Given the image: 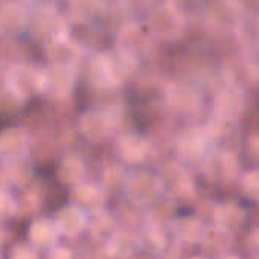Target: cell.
Segmentation results:
<instances>
[{
    "instance_id": "e0dca14e",
    "label": "cell",
    "mask_w": 259,
    "mask_h": 259,
    "mask_svg": "<svg viewBox=\"0 0 259 259\" xmlns=\"http://www.w3.org/2000/svg\"><path fill=\"white\" fill-rule=\"evenodd\" d=\"M55 225L59 231V234H64L67 237L79 235L87 226L88 220L85 212L77 206H65L55 215Z\"/></svg>"
},
{
    "instance_id": "7402d4cb",
    "label": "cell",
    "mask_w": 259,
    "mask_h": 259,
    "mask_svg": "<svg viewBox=\"0 0 259 259\" xmlns=\"http://www.w3.org/2000/svg\"><path fill=\"white\" fill-rule=\"evenodd\" d=\"M73 197L76 200V203L85 209H100V206L105 202V196L103 191L94 185V184H88V182H80L77 185L73 187Z\"/></svg>"
},
{
    "instance_id": "4316f807",
    "label": "cell",
    "mask_w": 259,
    "mask_h": 259,
    "mask_svg": "<svg viewBox=\"0 0 259 259\" xmlns=\"http://www.w3.org/2000/svg\"><path fill=\"white\" fill-rule=\"evenodd\" d=\"M200 243L203 244L205 250L212 252V253H222L231 243V232L219 226H214L205 231Z\"/></svg>"
},
{
    "instance_id": "3957f363",
    "label": "cell",
    "mask_w": 259,
    "mask_h": 259,
    "mask_svg": "<svg viewBox=\"0 0 259 259\" xmlns=\"http://www.w3.org/2000/svg\"><path fill=\"white\" fill-rule=\"evenodd\" d=\"M6 87L24 102L35 94L46 93V73L27 65H17L9 70Z\"/></svg>"
},
{
    "instance_id": "8992f818",
    "label": "cell",
    "mask_w": 259,
    "mask_h": 259,
    "mask_svg": "<svg viewBox=\"0 0 259 259\" xmlns=\"http://www.w3.org/2000/svg\"><path fill=\"white\" fill-rule=\"evenodd\" d=\"M27 26L30 29V33L35 38L42 39L46 42L61 35H65V24H64L62 17L49 6L32 11L29 14Z\"/></svg>"
},
{
    "instance_id": "8fae6325",
    "label": "cell",
    "mask_w": 259,
    "mask_h": 259,
    "mask_svg": "<svg viewBox=\"0 0 259 259\" xmlns=\"http://www.w3.org/2000/svg\"><path fill=\"white\" fill-rule=\"evenodd\" d=\"M208 21L219 30H231L241 24L243 8L237 2H215L206 11Z\"/></svg>"
},
{
    "instance_id": "f1b7e54d",
    "label": "cell",
    "mask_w": 259,
    "mask_h": 259,
    "mask_svg": "<svg viewBox=\"0 0 259 259\" xmlns=\"http://www.w3.org/2000/svg\"><path fill=\"white\" fill-rule=\"evenodd\" d=\"M138 243L140 247L146 249L147 252L158 253L165 247V237L158 228H150L138 237Z\"/></svg>"
},
{
    "instance_id": "74e56055",
    "label": "cell",
    "mask_w": 259,
    "mask_h": 259,
    "mask_svg": "<svg viewBox=\"0 0 259 259\" xmlns=\"http://www.w3.org/2000/svg\"><path fill=\"white\" fill-rule=\"evenodd\" d=\"M249 241H250V244H252L255 249H258L259 250V228L258 229H255V231L252 232V235H250Z\"/></svg>"
},
{
    "instance_id": "277c9868",
    "label": "cell",
    "mask_w": 259,
    "mask_h": 259,
    "mask_svg": "<svg viewBox=\"0 0 259 259\" xmlns=\"http://www.w3.org/2000/svg\"><path fill=\"white\" fill-rule=\"evenodd\" d=\"M202 170L212 182H232L238 173V159L229 150L215 149L208 152L202 159Z\"/></svg>"
},
{
    "instance_id": "7a4b0ae2",
    "label": "cell",
    "mask_w": 259,
    "mask_h": 259,
    "mask_svg": "<svg viewBox=\"0 0 259 259\" xmlns=\"http://www.w3.org/2000/svg\"><path fill=\"white\" fill-rule=\"evenodd\" d=\"M127 199L138 206H146L153 203L164 190L162 181L159 176L147 171L137 170L126 176L123 184Z\"/></svg>"
},
{
    "instance_id": "d6986e66",
    "label": "cell",
    "mask_w": 259,
    "mask_h": 259,
    "mask_svg": "<svg viewBox=\"0 0 259 259\" xmlns=\"http://www.w3.org/2000/svg\"><path fill=\"white\" fill-rule=\"evenodd\" d=\"M88 76H90V80L96 87L109 88V87H115L120 83L114 74V70L111 67V62L106 53L97 55L91 59L90 67H88Z\"/></svg>"
},
{
    "instance_id": "44dd1931",
    "label": "cell",
    "mask_w": 259,
    "mask_h": 259,
    "mask_svg": "<svg viewBox=\"0 0 259 259\" xmlns=\"http://www.w3.org/2000/svg\"><path fill=\"white\" fill-rule=\"evenodd\" d=\"M164 188L167 187L175 196H181V197H188L193 194L194 187H193V181L191 178L185 173V170L179 165H170L164 176L161 178Z\"/></svg>"
},
{
    "instance_id": "ac0fdd59",
    "label": "cell",
    "mask_w": 259,
    "mask_h": 259,
    "mask_svg": "<svg viewBox=\"0 0 259 259\" xmlns=\"http://www.w3.org/2000/svg\"><path fill=\"white\" fill-rule=\"evenodd\" d=\"M214 219L215 226L232 232L243 226V223L246 222V211L241 208V205L235 202H225L214 209Z\"/></svg>"
},
{
    "instance_id": "5b68a950",
    "label": "cell",
    "mask_w": 259,
    "mask_h": 259,
    "mask_svg": "<svg viewBox=\"0 0 259 259\" xmlns=\"http://www.w3.org/2000/svg\"><path fill=\"white\" fill-rule=\"evenodd\" d=\"M118 117L109 109H90L82 114L79 129L91 141H103L117 129Z\"/></svg>"
},
{
    "instance_id": "30bf717a",
    "label": "cell",
    "mask_w": 259,
    "mask_h": 259,
    "mask_svg": "<svg viewBox=\"0 0 259 259\" xmlns=\"http://www.w3.org/2000/svg\"><path fill=\"white\" fill-rule=\"evenodd\" d=\"M167 100L179 112H193L200 105L199 88L188 80H176L167 87Z\"/></svg>"
},
{
    "instance_id": "d4e9b609",
    "label": "cell",
    "mask_w": 259,
    "mask_h": 259,
    "mask_svg": "<svg viewBox=\"0 0 259 259\" xmlns=\"http://www.w3.org/2000/svg\"><path fill=\"white\" fill-rule=\"evenodd\" d=\"M85 173H87V170H85L83 162L76 156L65 158L59 164V168H58V178L64 184H71L73 187L83 182Z\"/></svg>"
},
{
    "instance_id": "60d3db41",
    "label": "cell",
    "mask_w": 259,
    "mask_h": 259,
    "mask_svg": "<svg viewBox=\"0 0 259 259\" xmlns=\"http://www.w3.org/2000/svg\"><path fill=\"white\" fill-rule=\"evenodd\" d=\"M191 259H205V258H202V256H193Z\"/></svg>"
},
{
    "instance_id": "ba28073f",
    "label": "cell",
    "mask_w": 259,
    "mask_h": 259,
    "mask_svg": "<svg viewBox=\"0 0 259 259\" xmlns=\"http://www.w3.org/2000/svg\"><path fill=\"white\" fill-rule=\"evenodd\" d=\"M244 105H246L244 91L238 85H226L214 97L212 102L214 117L232 123L243 112Z\"/></svg>"
},
{
    "instance_id": "f546056e",
    "label": "cell",
    "mask_w": 259,
    "mask_h": 259,
    "mask_svg": "<svg viewBox=\"0 0 259 259\" xmlns=\"http://www.w3.org/2000/svg\"><path fill=\"white\" fill-rule=\"evenodd\" d=\"M21 103L23 100L8 87L0 88V114L11 115L20 109Z\"/></svg>"
},
{
    "instance_id": "836d02e7",
    "label": "cell",
    "mask_w": 259,
    "mask_h": 259,
    "mask_svg": "<svg viewBox=\"0 0 259 259\" xmlns=\"http://www.w3.org/2000/svg\"><path fill=\"white\" fill-rule=\"evenodd\" d=\"M124 176L123 173L120 171L118 167H112V168H108L105 171V176H103V181H105V185L108 188H114L115 185H123L124 184Z\"/></svg>"
},
{
    "instance_id": "8d00e7d4",
    "label": "cell",
    "mask_w": 259,
    "mask_h": 259,
    "mask_svg": "<svg viewBox=\"0 0 259 259\" xmlns=\"http://www.w3.org/2000/svg\"><path fill=\"white\" fill-rule=\"evenodd\" d=\"M47 259H73V253L65 247H53L49 252Z\"/></svg>"
},
{
    "instance_id": "5bb4252c",
    "label": "cell",
    "mask_w": 259,
    "mask_h": 259,
    "mask_svg": "<svg viewBox=\"0 0 259 259\" xmlns=\"http://www.w3.org/2000/svg\"><path fill=\"white\" fill-rule=\"evenodd\" d=\"M29 20V11L23 3H5L0 6V35L20 33Z\"/></svg>"
},
{
    "instance_id": "52a82bcc",
    "label": "cell",
    "mask_w": 259,
    "mask_h": 259,
    "mask_svg": "<svg viewBox=\"0 0 259 259\" xmlns=\"http://www.w3.org/2000/svg\"><path fill=\"white\" fill-rule=\"evenodd\" d=\"M152 42V35L146 24L143 23H124L118 30L117 49L138 59L146 55Z\"/></svg>"
},
{
    "instance_id": "4dcf8cb0",
    "label": "cell",
    "mask_w": 259,
    "mask_h": 259,
    "mask_svg": "<svg viewBox=\"0 0 259 259\" xmlns=\"http://www.w3.org/2000/svg\"><path fill=\"white\" fill-rule=\"evenodd\" d=\"M241 190L253 200H259V168L247 171L241 178Z\"/></svg>"
},
{
    "instance_id": "d590c367",
    "label": "cell",
    "mask_w": 259,
    "mask_h": 259,
    "mask_svg": "<svg viewBox=\"0 0 259 259\" xmlns=\"http://www.w3.org/2000/svg\"><path fill=\"white\" fill-rule=\"evenodd\" d=\"M11 259H38V256L33 249H30L27 246H17L12 252Z\"/></svg>"
},
{
    "instance_id": "484cf974",
    "label": "cell",
    "mask_w": 259,
    "mask_h": 259,
    "mask_svg": "<svg viewBox=\"0 0 259 259\" xmlns=\"http://www.w3.org/2000/svg\"><path fill=\"white\" fill-rule=\"evenodd\" d=\"M117 223L115 220L105 214V212H96L91 223H90V232L97 241H109V238L117 232Z\"/></svg>"
},
{
    "instance_id": "2e32d148",
    "label": "cell",
    "mask_w": 259,
    "mask_h": 259,
    "mask_svg": "<svg viewBox=\"0 0 259 259\" xmlns=\"http://www.w3.org/2000/svg\"><path fill=\"white\" fill-rule=\"evenodd\" d=\"M47 53L52 58L53 64L73 67V64H76L79 61L82 50L65 33V35H61V36L47 42Z\"/></svg>"
},
{
    "instance_id": "83f0119b",
    "label": "cell",
    "mask_w": 259,
    "mask_h": 259,
    "mask_svg": "<svg viewBox=\"0 0 259 259\" xmlns=\"http://www.w3.org/2000/svg\"><path fill=\"white\" fill-rule=\"evenodd\" d=\"M103 9V5L102 3H97V2H73L70 5V14L74 20H79V21H87V20H91L93 17L99 15Z\"/></svg>"
},
{
    "instance_id": "9a60e30c",
    "label": "cell",
    "mask_w": 259,
    "mask_h": 259,
    "mask_svg": "<svg viewBox=\"0 0 259 259\" xmlns=\"http://www.w3.org/2000/svg\"><path fill=\"white\" fill-rule=\"evenodd\" d=\"M115 152L123 161L137 164V162L144 161L149 156L150 146L143 137L137 134H124L117 140Z\"/></svg>"
},
{
    "instance_id": "ab89813d",
    "label": "cell",
    "mask_w": 259,
    "mask_h": 259,
    "mask_svg": "<svg viewBox=\"0 0 259 259\" xmlns=\"http://www.w3.org/2000/svg\"><path fill=\"white\" fill-rule=\"evenodd\" d=\"M2 240H3V231L0 229V241H2Z\"/></svg>"
},
{
    "instance_id": "b9f144b4",
    "label": "cell",
    "mask_w": 259,
    "mask_h": 259,
    "mask_svg": "<svg viewBox=\"0 0 259 259\" xmlns=\"http://www.w3.org/2000/svg\"><path fill=\"white\" fill-rule=\"evenodd\" d=\"M0 259H2V256H0Z\"/></svg>"
},
{
    "instance_id": "7c38bea8",
    "label": "cell",
    "mask_w": 259,
    "mask_h": 259,
    "mask_svg": "<svg viewBox=\"0 0 259 259\" xmlns=\"http://www.w3.org/2000/svg\"><path fill=\"white\" fill-rule=\"evenodd\" d=\"M29 152V137L21 127H8L0 132V156L15 162Z\"/></svg>"
},
{
    "instance_id": "ffe728a7",
    "label": "cell",
    "mask_w": 259,
    "mask_h": 259,
    "mask_svg": "<svg viewBox=\"0 0 259 259\" xmlns=\"http://www.w3.org/2000/svg\"><path fill=\"white\" fill-rule=\"evenodd\" d=\"M173 234L178 240L185 243H199L205 234V226L200 219L196 215H184L173 222Z\"/></svg>"
},
{
    "instance_id": "d6a6232c",
    "label": "cell",
    "mask_w": 259,
    "mask_h": 259,
    "mask_svg": "<svg viewBox=\"0 0 259 259\" xmlns=\"http://www.w3.org/2000/svg\"><path fill=\"white\" fill-rule=\"evenodd\" d=\"M17 212V203L12 196L3 190H0V220L9 219Z\"/></svg>"
},
{
    "instance_id": "603a6c76",
    "label": "cell",
    "mask_w": 259,
    "mask_h": 259,
    "mask_svg": "<svg viewBox=\"0 0 259 259\" xmlns=\"http://www.w3.org/2000/svg\"><path fill=\"white\" fill-rule=\"evenodd\" d=\"M59 231L55 222L39 219L35 220L29 228V238L38 247H50L56 243Z\"/></svg>"
},
{
    "instance_id": "e575fe53",
    "label": "cell",
    "mask_w": 259,
    "mask_h": 259,
    "mask_svg": "<svg viewBox=\"0 0 259 259\" xmlns=\"http://www.w3.org/2000/svg\"><path fill=\"white\" fill-rule=\"evenodd\" d=\"M35 209H38V197L33 193H27L21 199L20 205H17V211H21L24 214H29V212H32Z\"/></svg>"
},
{
    "instance_id": "4fadbf2b",
    "label": "cell",
    "mask_w": 259,
    "mask_h": 259,
    "mask_svg": "<svg viewBox=\"0 0 259 259\" xmlns=\"http://www.w3.org/2000/svg\"><path fill=\"white\" fill-rule=\"evenodd\" d=\"M74 87V68L70 65L53 64L46 71V93L53 97H67Z\"/></svg>"
},
{
    "instance_id": "9c48e42d",
    "label": "cell",
    "mask_w": 259,
    "mask_h": 259,
    "mask_svg": "<svg viewBox=\"0 0 259 259\" xmlns=\"http://www.w3.org/2000/svg\"><path fill=\"white\" fill-rule=\"evenodd\" d=\"M208 143L209 140L205 134V129L190 127L179 135L176 141V152L179 158L187 162H202V159L208 153Z\"/></svg>"
},
{
    "instance_id": "cb8c5ba5",
    "label": "cell",
    "mask_w": 259,
    "mask_h": 259,
    "mask_svg": "<svg viewBox=\"0 0 259 259\" xmlns=\"http://www.w3.org/2000/svg\"><path fill=\"white\" fill-rule=\"evenodd\" d=\"M108 252L114 258H127L135 253V250L140 247L138 237L126 232V231H117L108 241Z\"/></svg>"
},
{
    "instance_id": "f35d334b",
    "label": "cell",
    "mask_w": 259,
    "mask_h": 259,
    "mask_svg": "<svg viewBox=\"0 0 259 259\" xmlns=\"http://www.w3.org/2000/svg\"><path fill=\"white\" fill-rule=\"evenodd\" d=\"M219 259H241L240 256H237V255H232V253H222V255H219Z\"/></svg>"
},
{
    "instance_id": "6da1fadb",
    "label": "cell",
    "mask_w": 259,
    "mask_h": 259,
    "mask_svg": "<svg viewBox=\"0 0 259 259\" xmlns=\"http://www.w3.org/2000/svg\"><path fill=\"white\" fill-rule=\"evenodd\" d=\"M152 36L159 39H175L178 38L185 27L184 12L173 3H164L156 6L147 18L146 23Z\"/></svg>"
},
{
    "instance_id": "1f68e13d",
    "label": "cell",
    "mask_w": 259,
    "mask_h": 259,
    "mask_svg": "<svg viewBox=\"0 0 259 259\" xmlns=\"http://www.w3.org/2000/svg\"><path fill=\"white\" fill-rule=\"evenodd\" d=\"M6 176L14 184H24L30 178V168L20 161L11 162L6 168Z\"/></svg>"
}]
</instances>
